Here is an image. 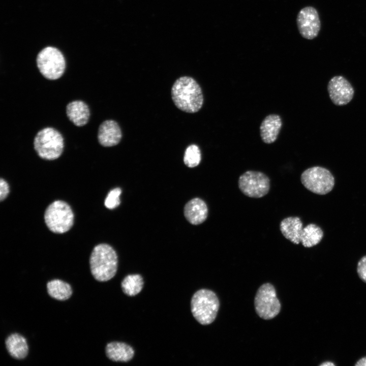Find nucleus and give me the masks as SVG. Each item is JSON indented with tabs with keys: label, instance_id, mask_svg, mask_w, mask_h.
<instances>
[{
	"label": "nucleus",
	"instance_id": "obj_17",
	"mask_svg": "<svg viewBox=\"0 0 366 366\" xmlns=\"http://www.w3.org/2000/svg\"><path fill=\"white\" fill-rule=\"evenodd\" d=\"M105 351L109 359L116 362L129 361L134 355L132 347L121 342H113L107 344Z\"/></svg>",
	"mask_w": 366,
	"mask_h": 366
},
{
	"label": "nucleus",
	"instance_id": "obj_19",
	"mask_svg": "<svg viewBox=\"0 0 366 366\" xmlns=\"http://www.w3.org/2000/svg\"><path fill=\"white\" fill-rule=\"evenodd\" d=\"M48 294L52 298L59 300L69 299L72 294L71 286L62 280L55 279L47 284Z\"/></svg>",
	"mask_w": 366,
	"mask_h": 366
},
{
	"label": "nucleus",
	"instance_id": "obj_12",
	"mask_svg": "<svg viewBox=\"0 0 366 366\" xmlns=\"http://www.w3.org/2000/svg\"><path fill=\"white\" fill-rule=\"evenodd\" d=\"M121 138V129L116 121L108 119L100 124L98 132V140L102 146H115L120 142Z\"/></svg>",
	"mask_w": 366,
	"mask_h": 366
},
{
	"label": "nucleus",
	"instance_id": "obj_2",
	"mask_svg": "<svg viewBox=\"0 0 366 366\" xmlns=\"http://www.w3.org/2000/svg\"><path fill=\"white\" fill-rule=\"evenodd\" d=\"M89 264L94 278L100 282L111 279L117 269V255L110 245L101 243L96 246L90 256Z\"/></svg>",
	"mask_w": 366,
	"mask_h": 366
},
{
	"label": "nucleus",
	"instance_id": "obj_3",
	"mask_svg": "<svg viewBox=\"0 0 366 366\" xmlns=\"http://www.w3.org/2000/svg\"><path fill=\"white\" fill-rule=\"evenodd\" d=\"M219 299L211 290L202 289L193 295L191 312L195 319L202 325H208L215 320L219 309Z\"/></svg>",
	"mask_w": 366,
	"mask_h": 366
},
{
	"label": "nucleus",
	"instance_id": "obj_20",
	"mask_svg": "<svg viewBox=\"0 0 366 366\" xmlns=\"http://www.w3.org/2000/svg\"><path fill=\"white\" fill-rule=\"evenodd\" d=\"M323 237L321 228L315 224H310L303 228L300 241L304 247L311 248L318 244Z\"/></svg>",
	"mask_w": 366,
	"mask_h": 366
},
{
	"label": "nucleus",
	"instance_id": "obj_10",
	"mask_svg": "<svg viewBox=\"0 0 366 366\" xmlns=\"http://www.w3.org/2000/svg\"><path fill=\"white\" fill-rule=\"evenodd\" d=\"M296 22L299 32L303 38L312 40L318 36L321 23L315 8L308 6L301 9L297 15Z\"/></svg>",
	"mask_w": 366,
	"mask_h": 366
},
{
	"label": "nucleus",
	"instance_id": "obj_18",
	"mask_svg": "<svg viewBox=\"0 0 366 366\" xmlns=\"http://www.w3.org/2000/svg\"><path fill=\"white\" fill-rule=\"evenodd\" d=\"M6 348L10 355L14 358H24L28 354V347L26 339L18 333L10 335L5 341Z\"/></svg>",
	"mask_w": 366,
	"mask_h": 366
},
{
	"label": "nucleus",
	"instance_id": "obj_24",
	"mask_svg": "<svg viewBox=\"0 0 366 366\" xmlns=\"http://www.w3.org/2000/svg\"><path fill=\"white\" fill-rule=\"evenodd\" d=\"M356 272L359 279L366 283V255L362 256L358 261Z\"/></svg>",
	"mask_w": 366,
	"mask_h": 366
},
{
	"label": "nucleus",
	"instance_id": "obj_4",
	"mask_svg": "<svg viewBox=\"0 0 366 366\" xmlns=\"http://www.w3.org/2000/svg\"><path fill=\"white\" fill-rule=\"evenodd\" d=\"M34 147L42 159L53 160L58 158L64 148L62 135L56 129L46 127L40 130L34 140Z\"/></svg>",
	"mask_w": 366,
	"mask_h": 366
},
{
	"label": "nucleus",
	"instance_id": "obj_29",
	"mask_svg": "<svg viewBox=\"0 0 366 366\" xmlns=\"http://www.w3.org/2000/svg\"><path fill=\"white\" fill-rule=\"evenodd\" d=\"M351 333H352V329H351ZM352 341H353V338H352ZM353 348H354V346H353ZM354 353H355V351H354Z\"/></svg>",
	"mask_w": 366,
	"mask_h": 366
},
{
	"label": "nucleus",
	"instance_id": "obj_23",
	"mask_svg": "<svg viewBox=\"0 0 366 366\" xmlns=\"http://www.w3.org/2000/svg\"><path fill=\"white\" fill-rule=\"evenodd\" d=\"M121 193V190L119 188H116L111 190L108 193L105 200V206L110 209L117 207L120 203L119 196Z\"/></svg>",
	"mask_w": 366,
	"mask_h": 366
},
{
	"label": "nucleus",
	"instance_id": "obj_9",
	"mask_svg": "<svg viewBox=\"0 0 366 366\" xmlns=\"http://www.w3.org/2000/svg\"><path fill=\"white\" fill-rule=\"evenodd\" d=\"M238 187L246 196L259 198L266 195L270 189V180L264 173L247 171L240 176Z\"/></svg>",
	"mask_w": 366,
	"mask_h": 366
},
{
	"label": "nucleus",
	"instance_id": "obj_6",
	"mask_svg": "<svg viewBox=\"0 0 366 366\" xmlns=\"http://www.w3.org/2000/svg\"><path fill=\"white\" fill-rule=\"evenodd\" d=\"M37 64L41 74L49 80H56L61 77L66 68L63 54L53 47H45L38 53Z\"/></svg>",
	"mask_w": 366,
	"mask_h": 366
},
{
	"label": "nucleus",
	"instance_id": "obj_21",
	"mask_svg": "<svg viewBox=\"0 0 366 366\" xmlns=\"http://www.w3.org/2000/svg\"><path fill=\"white\" fill-rule=\"evenodd\" d=\"M143 280L138 274H130L122 281L121 286L123 292L127 295L133 296L138 294L143 287Z\"/></svg>",
	"mask_w": 366,
	"mask_h": 366
},
{
	"label": "nucleus",
	"instance_id": "obj_28",
	"mask_svg": "<svg viewBox=\"0 0 366 366\" xmlns=\"http://www.w3.org/2000/svg\"><path fill=\"white\" fill-rule=\"evenodd\" d=\"M351 337H352V333H351ZM352 344H353V341H352ZM353 351H354V348H353ZM354 355H355V353H354ZM355 358H356V359L357 360V359L356 358V356H355Z\"/></svg>",
	"mask_w": 366,
	"mask_h": 366
},
{
	"label": "nucleus",
	"instance_id": "obj_25",
	"mask_svg": "<svg viewBox=\"0 0 366 366\" xmlns=\"http://www.w3.org/2000/svg\"><path fill=\"white\" fill-rule=\"evenodd\" d=\"M9 186L7 182L3 178L0 180V200L3 201L6 199L9 193Z\"/></svg>",
	"mask_w": 366,
	"mask_h": 366
},
{
	"label": "nucleus",
	"instance_id": "obj_22",
	"mask_svg": "<svg viewBox=\"0 0 366 366\" xmlns=\"http://www.w3.org/2000/svg\"><path fill=\"white\" fill-rule=\"evenodd\" d=\"M201 159V151L197 145L191 144L186 148L184 162L187 166L190 168L196 167L199 164Z\"/></svg>",
	"mask_w": 366,
	"mask_h": 366
},
{
	"label": "nucleus",
	"instance_id": "obj_8",
	"mask_svg": "<svg viewBox=\"0 0 366 366\" xmlns=\"http://www.w3.org/2000/svg\"><path fill=\"white\" fill-rule=\"evenodd\" d=\"M254 304L257 315L265 320L273 318L280 313L281 303L274 286L270 283L261 285L257 291Z\"/></svg>",
	"mask_w": 366,
	"mask_h": 366
},
{
	"label": "nucleus",
	"instance_id": "obj_1",
	"mask_svg": "<svg viewBox=\"0 0 366 366\" xmlns=\"http://www.w3.org/2000/svg\"><path fill=\"white\" fill-rule=\"evenodd\" d=\"M171 94L174 104L182 111L194 113L202 107L203 96L201 88L191 77L182 76L176 79Z\"/></svg>",
	"mask_w": 366,
	"mask_h": 366
},
{
	"label": "nucleus",
	"instance_id": "obj_14",
	"mask_svg": "<svg viewBox=\"0 0 366 366\" xmlns=\"http://www.w3.org/2000/svg\"><path fill=\"white\" fill-rule=\"evenodd\" d=\"M282 123L281 117L277 114L266 116L260 127V136L263 141L267 144L274 142L280 133Z\"/></svg>",
	"mask_w": 366,
	"mask_h": 366
},
{
	"label": "nucleus",
	"instance_id": "obj_27",
	"mask_svg": "<svg viewBox=\"0 0 366 366\" xmlns=\"http://www.w3.org/2000/svg\"><path fill=\"white\" fill-rule=\"evenodd\" d=\"M319 366H337L336 364L331 360H325L320 363Z\"/></svg>",
	"mask_w": 366,
	"mask_h": 366
},
{
	"label": "nucleus",
	"instance_id": "obj_16",
	"mask_svg": "<svg viewBox=\"0 0 366 366\" xmlns=\"http://www.w3.org/2000/svg\"><path fill=\"white\" fill-rule=\"evenodd\" d=\"M302 226V223L299 217H289L281 222L280 229L286 239L294 244L298 245L301 242Z\"/></svg>",
	"mask_w": 366,
	"mask_h": 366
},
{
	"label": "nucleus",
	"instance_id": "obj_13",
	"mask_svg": "<svg viewBox=\"0 0 366 366\" xmlns=\"http://www.w3.org/2000/svg\"><path fill=\"white\" fill-rule=\"evenodd\" d=\"M208 215L206 203L199 198L190 200L184 207V215L186 219L193 225H199L204 222Z\"/></svg>",
	"mask_w": 366,
	"mask_h": 366
},
{
	"label": "nucleus",
	"instance_id": "obj_7",
	"mask_svg": "<svg viewBox=\"0 0 366 366\" xmlns=\"http://www.w3.org/2000/svg\"><path fill=\"white\" fill-rule=\"evenodd\" d=\"M300 180L307 189L318 195L328 193L334 185V178L330 171L320 166L305 170L301 174Z\"/></svg>",
	"mask_w": 366,
	"mask_h": 366
},
{
	"label": "nucleus",
	"instance_id": "obj_15",
	"mask_svg": "<svg viewBox=\"0 0 366 366\" xmlns=\"http://www.w3.org/2000/svg\"><path fill=\"white\" fill-rule=\"evenodd\" d=\"M66 114L69 119L75 126L82 127L88 121L90 111L88 105L81 100L69 103L66 106Z\"/></svg>",
	"mask_w": 366,
	"mask_h": 366
},
{
	"label": "nucleus",
	"instance_id": "obj_26",
	"mask_svg": "<svg viewBox=\"0 0 366 366\" xmlns=\"http://www.w3.org/2000/svg\"><path fill=\"white\" fill-rule=\"evenodd\" d=\"M354 366H366V355L360 357L355 362Z\"/></svg>",
	"mask_w": 366,
	"mask_h": 366
},
{
	"label": "nucleus",
	"instance_id": "obj_5",
	"mask_svg": "<svg viewBox=\"0 0 366 366\" xmlns=\"http://www.w3.org/2000/svg\"><path fill=\"white\" fill-rule=\"evenodd\" d=\"M44 219L52 232L64 233L69 231L74 223V214L70 205L62 200H56L46 208Z\"/></svg>",
	"mask_w": 366,
	"mask_h": 366
},
{
	"label": "nucleus",
	"instance_id": "obj_11",
	"mask_svg": "<svg viewBox=\"0 0 366 366\" xmlns=\"http://www.w3.org/2000/svg\"><path fill=\"white\" fill-rule=\"evenodd\" d=\"M327 90L332 102L337 106L349 103L353 99L354 90L350 83L342 76L333 77L329 81Z\"/></svg>",
	"mask_w": 366,
	"mask_h": 366
}]
</instances>
